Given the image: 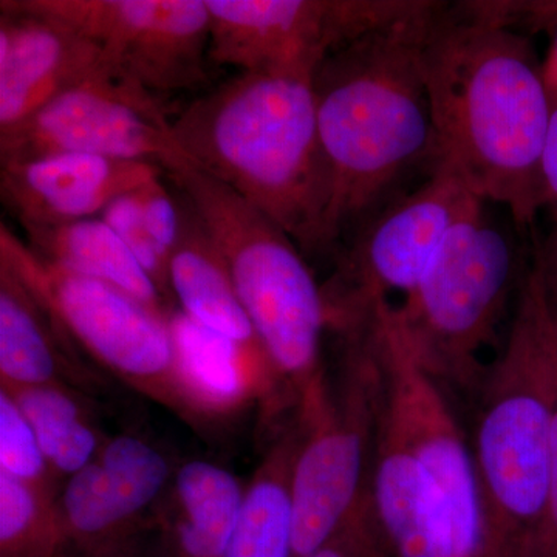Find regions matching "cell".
<instances>
[{
  "label": "cell",
  "mask_w": 557,
  "mask_h": 557,
  "mask_svg": "<svg viewBox=\"0 0 557 557\" xmlns=\"http://www.w3.org/2000/svg\"><path fill=\"white\" fill-rule=\"evenodd\" d=\"M437 161L472 193L531 225L552 97L525 33L482 16L471 2H440L421 50Z\"/></svg>",
  "instance_id": "cell-1"
},
{
  "label": "cell",
  "mask_w": 557,
  "mask_h": 557,
  "mask_svg": "<svg viewBox=\"0 0 557 557\" xmlns=\"http://www.w3.org/2000/svg\"><path fill=\"white\" fill-rule=\"evenodd\" d=\"M440 2L333 51L313 76L319 137L332 180L330 245L398 196L403 178L437 163L421 50Z\"/></svg>",
  "instance_id": "cell-2"
},
{
  "label": "cell",
  "mask_w": 557,
  "mask_h": 557,
  "mask_svg": "<svg viewBox=\"0 0 557 557\" xmlns=\"http://www.w3.org/2000/svg\"><path fill=\"white\" fill-rule=\"evenodd\" d=\"M171 134L194 168L259 209L300 251L330 247L332 180L313 75L240 73L190 102Z\"/></svg>",
  "instance_id": "cell-3"
},
{
  "label": "cell",
  "mask_w": 557,
  "mask_h": 557,
  "mask_svg": "<svg viewBox=\"0 0 557 557\" xmlns=\"http://www.w3.org/2000/svg\"><path fill=\"white\" fill-rule=\"evenodd\" d=\"M474 398L483 557H515L547 500L557 416V311L533 262Z\"/></svg>",
  "instance_id": "cell-4"
},
{
  "label": "cell",
  "mask_w": 557,
  "mask_h": 557,
  "mask_svg": "<svg viewBox=\"0 0 557 557\" xmlns=\"http://www.w3.org/2000/svg\"><path fill=\"white\" fill-rule=\"evenodd\" d=\"M225 260L234 288L289 405L324 379L322 336L330 329L324 289L284 230L188 160L168 171Z\"/></svg>",
  "instance_id": "cell-5"
},
{
  "label": "cell",
  "mask_w": 557,
  "mask_h": 557,
  "mask_svg": "<svg viewBox=\"0 0 557 557\" xmlns=\"http://www.w3.org/2000/svg\"><path fill=\"white\" fill-rule=\"evenodd\" d=\"M479 200L450 230L423 278L395 307L413 354L442 384L474 398L523 274L511 234Z\"/></svg>",
  "instance_id": "cell-6"
},
{
  "label": "cell",
  "mask_w": 557,
  "mask_h": 557,
  "mask_svg": "<svg viewBox=\"0 0 557 557\" xmlns=\"http://www.w3.org/2000/svg\"><path fill=\"white\" fill-rule=\"evenodd\" d=\"M0 260L46 307L73 346L189 426L207 431L180 369L172 313L39 258L5 223L0 225Z\"/></svg>",
  "instance_id": "cell-7"
},
{
  "label": "cell",
  "mask_w": 557,
  "mask_h": 557,
  "mask_svg": "<svg viewBox=\"0 0 557 557\" xmlns=\"http://www.w3.org/2000/svg\"><path fill=\"white\" fill-rule=\"evenodd\" d=\"M338 376L327 373L300 401L293 468V557H309L369 494L380 408V372L366 329L341 333Z\"/></svg>",
  "instance_id": "cell-8"
},
{
  "label": "cell",
  "mask_w": 557,
  "mask_h": 557,
  "mask_svg": "<svg viewBox=\"0 0 557 557\" xmlns=\"http://www.w3.org/2000/svg\"><path fill=\"white\" fill-rule=\"evenodd\" d=\"M479 200L449 163L437 161L416 190L398 194L373 212L322 287L330 330L361 327L388 293L412 292L450 230Z\"/></svg>",
  "instance_id": "cell-9"
},
{
  "label": "cell",
  "mask_w": 557,
  "mask_h": 557,
  "mask_svg": "<svg viewBox=\"0 0 557 557\" xmlns=\"http://www.w3.org/2000/svg\"><path fill=\"white\" fill-rule=\"evenodd\" d=\"M380 372V416L397 429L448 509L456 557H483V519L474 458L445 388L418 361L391 300L364 325Z\"/></svg>",
  "instance_id": "cell-10"
},
{
  "label": "cell",
  "mask_w": 557,
  "mask_h": 557,
  "mask_svg": "<svg viewBox=\"0 0 557 557\" xmlns=\"http://www.w3.org/2000/svg\"><path fill=\"white\" fill-rule=\"evenodd\" d=\"M426 0H207L209 61L240 73L313 75L333 51Z\"/></svg>",
  "instance_id": "cell-11"
},
{
  "label": "cell",
  "mask_w": 557,
  "mask_h": 557,
  "mask_svg": "<svg viewBox=\"0 0 557 557\" xmlns=\"http://www.w3.org/2000/svg\"><path fill=\"white\" fill-rule=\"evenodd\" d=\"M14 9L60 20L94 40L116 75L152 95L207 81V0H7Z\"/></svg>",
  "instance_id": "cell-12"
},
{
  "label": "cell",
  "mask_w": 557,
  "mask_h": 557,
  "mask_svg": "<svg viewBox=\"0 0 557 557\" xmlns=\"http://www.w3.org/2000/svg\"><path fill=\"white\" fill-rule=\"evenodd\" d=\"M61 153L150 161L164 171L188 160L172 137L159 100L123 83L65 91L0 135V164Z\"/></svg>",
  "instance_id": "cell-13"
},
{
  "label": "cell",
  "mask_w": 557,
  "mask_h": 557,
  "mask_svg": "<svg viewBox=\"0 0 557 557\" xmlns=\"http://www.w3.org/2000/svg\"><path fill=\"white\" fill-rule=\"evenodd\" d=\"M95 83L123 81L94 40L60 20L0 2V135L65 91Z\"/></svg>",
  "instance_id": "cell-14"
},
{
  "label": "cell",
  "mask_w": 557,
  "mask_h": 557,
  "mask_svg": "<svg viewBox=\"0 0 557 557\" xmlns=\"http://www.w3.org/2000/svg\"><path fill=\"white\" fill-rule=\"evenodd\" d=\"M163 171L150 161L61 153L0 164V196L22 228L64 225L102 214Z\"/></svg>",
  "instance_id": "cell-15"
},
{
  "label": "cell",
  "mask_w": 557,
  "mask_h": 557,
  "mask_svg": "<svg viewBox=\"0 0 557 557\" xmlns=\"http://www.w3.org/2000/svg\"><path fill=\"white\" fill-rule=\"evenodd\" d=\"M170 287L180 311L197 327L258 368L274 373L225 260L189 205L183 212L182 236L170 259Z\"/></svg>",
  "instance_id": "cell-16"
},
{
  "label": "cell",
  "mask_w": 557,
  "mask_h": 557,
  "mask_svg": "<svg viewBox=\"0 0 557 557\" xmlns=\"http://www.w3.org/2000/svg\"><path fill=\"white\" fill-rule=\"evenodd\" d=\"M75 346L17 274L0 260V386L90 384Z\"/></svg>",
  "instance_id": "cell-17"
},
{
  "label": "cell",
  "mask_w": 557,
  "mask_h": 557,
  "mask_svg": "<svg viewBox=\"0 0 557 557\" xmlns=\"http://www.w3.org/2000/svg\"><path fill=\"white\" fill-rule=\"evenodd\" d=\"M247 485L208 460L183 461L157 516L168 557H225Z\"/></svg>",
  "instance_id": "cell-18"
},
{
  "label": "cell",
  "mask_w": 557,
  "mask_h": 557,
  "mask_svg": "<svg viewBox=\"0 0 557 557\" xmlns=\"http://www.w3.org/2000/svg\"><path fill=\"white\" fill-rule=\"evenodd\" d=\"M24 231L28 248L39 258L81 276L108 282L161 313L174 311L127 245L101 218Z\"/></svg>",
  "instance_id": "cell-19"
},
{
  "label": "cell",
  "mask_w": 557,
  "mask_h": 557,
  "mask_svg": "<svg viewBox=\"0 0 557 557\" xmlns=\"http://www.w3.org/2000/svg\"><path fill=\"white\" fill-rule=\"evenodd\" d=\"M300 442L302 424L295 417L247 483L225 557H293L292 479Z\"/></svg>",
  "instance_id": "cell-20"
},
{
  "label": "cell",
  "mask_w": 557,
  "mask_h": 557,
  "mask_svg": "<svg viewBox=\"0 0 557 557\" xmlns=\"http://www.w3.org/2000/svg\"><path fill=\"white\" fill-rule=\"evenodd\" d=\"M0 388L9 392L30 421L61 486L100 456L109 437L101 431L83 391L67 384Z\"/></svg>",
  "instance_id": "cell-21"
},
{
  "label": "cell",
  "mask_w": 557,
  "mask_h": 557,
  "mask_svg": "<svg viewBox=\"0 0 557 557\" xmlns=\"http://www.w3.org/2000/svg\"><path fill=\"white\" fill-rule=\"evenodd\" d=\"M67 556L135 557L148 531L127 515L98 460L65 480L58 496Z\"/></svg>",
  "instance_id": "cell-22"
},
{
  "label": "cell",
  "mask_w": 557,
  "mask_h": 557,
  "mask_svg": "<svg viewBox=\"0 0 557 557\" xmlns=\"http://www.w3.org/2000/svg\"><path fill=\"white\" fill-rule=\"evenodd\" d=\"M97 460L127 515L146 531H156L157 516L178 468L170 454L131 432L109 437Z\"/></svg>",
  "instance_id": "cell-23"
},
{
  "label": "cell",
  "mask_w": 557,
  "mask_h": 557,
  "mask_svg": "<svg viewBox=\"0 0 557 557\" xmlns=\"http://www.w3.org/2000/svg\"><path fill=\"white\" fill-rule=\"evenodd\" d=\"M60 494L0 472V557H65Z\"/></svg>",
  "instance_id": "cell-24"
},
{
  "label": "cell",
  "mask_w": 557,
  "mask_h": 557,
  "mask_svg": "<svg viewBox=\"0 0 557 557\" xmlns=\"http://www.w3.org/2000/svg\"><path fill=\"white\" fill-rule=\"evenodd\" d=\"M0 472L60 494L38 435L5 388H0Z\"/></svg>",
  "instance_id": "cell-25"
},
{
  "label": "cell",
  "mask_w": 557,
  "mask_h": 557,
  "mask_svg": "<svg viewBox=\"0 0 557 557\" xmlns=\"http://www.w3.org/2000/svg\"><path fill=\"white\" fill-rule=\"evenodd\" d=\"M135 190L112 201L102 212L101 219L119 234L121 240L127 245L132 255L138 260L139 265L159 287L163 298L172 306L174 298H172L170 287V262L161 255L156 242L146 230Z\"/></svg>",
  "instance_id": "cell-26"
},
{
  "label": "cell",
  "mask_w": 557,
  "mask_h": 557,
  "mask_svg": "<svg viewBox=\"0 0 557 557\" xmlns=\"http://www.w3.org/2000/svg\"><path fill=\"white\" fill-rule=\"evenodd\" d=\"M135 193H137L146 230L156 242L161 255L170 262L171 255L182 236L183 212L164 188L161 177L150 180Z\"/></svg>",
  "instance_id": "cell-27"
},
{
  "label": "cell",
  "mask_w": 557,
  "mask_h": 557,
  "mask_svg": "<svg viewBox=\"0 0 557 557\" xmlns=\"http://www.w3.org/2000/svg\"><path fill=\"white\" fill-rule=\"evenodd\" d=\"M309 557H388L373 518L370 493L338 533Z\"/></svg>",
  "instance_id": "cell-28"
},
{
  "label": "cell",
  "mask_w": 557,
  "mask_h": 557,
  "mask_svg": "<svg viewBox=\"0 0 557 557\" xmlns=\"http://www.w3.org/2000/svg\"><path fill=\"white\" fill-rule=\"evenodd\" d=\"M515 557H557V416L553 438V468L541 518Z\"/></svg>",
  "instance_id": "cell-29"
},
{
  "label": "cell",
  "mask_w": 557,
  "mask_h": 557,
  "mask_svg": "<svg viewBox=\"0 0 557 557\" xmlns=\"http://www.w3.org/2000/svg\"><path fill=\"white\" fill-rule=\"evenodd\" d=\"M539 207L549 209L552 214L557 212V98H552V113L539 166Z\"/></svg>",
  "instance_id": "cell-30"
},
{
  "label": "cell",
  "mask_w": 557,
  "mask_h": 557,
  "mask_svg": "<svg viewBox=\"0 0 557 557\" xmlns=\"http://www.w3.org/2000/svg\"><path fill=\"white\" fill-rule=\"evenodd\" d=\"M553 218H555V225L544 240H537L534 244L531 262L541 274L549 302L557 311V212Z\"/></svg>",
  "instance_id": "cell-31"
},
{
  "label": "cell",
  "mask_w": 557,
  "mask_h": 557,
  "mask_svg": "<svg viewBox=\"0 0 557 557\" xmlns=\"http://www.w3.org/2000/svg\"><path fill=\"white\" fill-rule=\"evenodd\" d=\"M549 35V47L547 57L542 61V70H544V79L547 84L549 97L557 98V21Z\"/></svg>",
  "instance_id": "cell-32"
}]
</instances>
